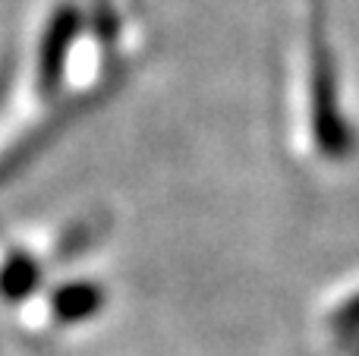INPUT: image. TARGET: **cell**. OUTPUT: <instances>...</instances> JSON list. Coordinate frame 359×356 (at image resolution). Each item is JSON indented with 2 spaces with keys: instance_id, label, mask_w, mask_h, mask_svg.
Returning a JSON list of instances; mask_svg holds the SVG:
<instances>
[{
  "instance_id": "7a4b0ae2",
  "label": "cell",
  "mask_w": 359,
  "mask_h": 356,
  "mask_svg": "<svg viewBox=\"0 0 359 356\" xmlns=\"http://www.w3.org/2000/svg\"><path fill=\"white\" fill-rule=\"evenodd\" d=\"M334 328L341 334H356L359 331V296L347 300L341 309L334 313Z\"/></svg>"
},
{
  "instance_id": "6da1fadb",
  "label": "cell",
  "mask_w": 359,
  "mask_h": 356,
  "mask_svg": "<svg viewBox=\"0 0 359 356\" xmlns=\"http://www.w3.org/2000/svg\"><path fill=\"white\" fill-rule=\"evenodd\" d=\"M322 25L316 22L312 32V50H309V111H312V136L322 155L344 158L353 149V132L347 130L341 117V104H337V76H334V57L325 41Z\"/></svg>"
}]
</instances>
